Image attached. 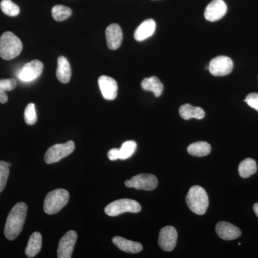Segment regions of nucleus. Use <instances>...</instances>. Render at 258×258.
<instances>
[{
	"instance_id": "obj_26",
	"label": "nucleus",
	"mask_w": 258,
	"mask_h": 258,
	"mask_svg": "<svg viewBox=\"0 0 258 258\" xmlns=\"http://www.w3.org/2000/svg\"><path fill=\"white\" fill-rule=\"evenodd\" d=\"M0 8L5 15L10 17L17 16L20 13V8L11 0H2Z\"/></svg>"
},
{
	"instance_id": "obj_22",
	"label": "nucleus",
	"mask_w": 258,
	"mask_h": 258,
	"mask_svg": "<svg viewBox=\"0 0 258 258\" xmlns=\"http://www.w3.org/2000/svg\"><path fill=\"white\" fill-rule=\"evenodd\" d=\"M238 170L241 177L247 179L257 172V163L254 159L247 158L240 163Z\"/></svg>"
},
{
	"instance_id": "obj_15",
	"label": "nucleus",
	"mask_w": 258,
	"mask_h": 258,
	"mask_svg": "<svg viewBox=\"0 0 258 258\" xmlns=\"http://www.w3.org/2000/svg\"><path fill=\"white\" fill-rule=\"evenodd\" d=\"M107 45L111 50L119 48L123 42V32L118 24H111L106 30Z\"/></svg>"
},
{
	"instance_id": "obj_24",
	"label": "nucleus",
	"mask_w": 258,
	"mask_h": 258,
	"mask_svg": "<svg viewBox=\"0 0 258 258\" xmlns=\"http://www.w3.org/2000/svg\"><path fill=\"white\" fill-rule=\"evenodd\" d=\"M71 14H72V10L71 8L64 6V5H55L52 8V17L56 21H63L69 18Z\"/></svg>"
},
{
	"instance_id": "obj_18",
	"label": "nucleus",
	"mask_w": 258,
	"mask_h": 258,
	"mask_svg": "<svg viewBox=\"0 0 258 258\" xmlns=\"http://www.w3.org/2000/svg\"><path fill=\"white\" fill-rule=\"evenodd\" d=\"M42 237L41 234L38 232H34L30 236L28 242L26 249H25V254L27 257L32 258L35 257L42 248Z\"/></svg>"
},
{
	"instance_id": "obj_33",
	"label": "nucleus",
	"mask_w": 258,
	"mask_h": 258,
	"mask_svg": "<svg viewBox=\"0 0 258 258\" xmlns=\"http://www.w3.org/2000/svg\"><path fill=\"white\" fill-rule=\"evenodd\" d=\"M253 209L254 212H255L256 215L258 217V203L254 204Z\"/></svg>"
},
{
	"instance_id": "obj_12",
	"label": "nucleus",
	"mask_w": 258,
	"mask_h": 258,
	"mask_svg": "<svg viewBox=\"0 0 258 258\" xmlns=\"http://www.w3.org/2000/svg\"><path fill=\"white\" fill-rule=\"evenodd\" d=\"M227 7L224 0H212L205 10V18L210 22H215L225 16Z\"/></svg>"
},
{
	"instance_id": "obj_16",
	"label": "nucleus",
	"mask_w": 258,
	"mask_h": 258,
	"mask_svg": "<svg viewBox=\"0 0 258 258\" xmlns=\"http://www.w3.org/2000/svg\"><path fill=\"white\" fill-rule=\"evenodd\" d=\"M156 30V23L153 19H147L141 23L134 34L137 41L142 42L154 35Z\"/></svg>"
},
{
	"instance_id": "obj_25",
	"label": "nucleus",
	"mask_w": 258,
	"mask_h": 258,
	"mask_svg": "<svg viewBox=\"0 0 258 258\" xmlns=\"http://www.w3.org/2000/svg\"><path fill=\"white\" fill-rule=\"evenodd\" d=\"M137 144L134 141H127L119 149V159L125 160L132 157L137 149Z\"/></svg>"
},
{
	"instance_id": "obj_8",
	"label": "nucleus",
	"mask_w": 258,
	"mask_h": 258,
	"mask_svg": "<svg viewBox=\"0 0 258 258\" xmlns=\"http://www.w3.org/2000/svg\"><path fill=\"white\" fill-rule=\"evenodd\" d=\"M177 231L172 226L163 227L159 232V245L166 252L174 250L177 242Z\"/></svg>"
},
{
	"instance_id": "obj_2",
	"label": "nucleus",
	"mask_w": 258,
	"mask_h": 258,
	"mask_svg": "<svg viewBox=\"0 0 258 258\" xmlns=\"http://www.w3.org/2000/svg\"><path fill=\"white\" fill-rule=\"evenodd\" d=\"M23 50V43L11 32H5L0 37V57L5 60H13Z\"/></svg>"
},
{
	"instance_id": "obj_4",
	"label": "nucleus",
	"mask_w": 258,
	"mask_h": 258,
	"mask_svg": "<svg viewBox=\"0 0 258 258\" xmlns=\"http://www.w3.org/2000/svg\"><path fill=\"white\" fill-rule=\"evenodd\" d=\"M69 200V193L59 189L47 194L44 202V211L48 215L57 213L66 206Z\"/></svg>"
},
{
	"instance_id": "obj_31",
	"label": "nucleus",
	"mask_w": 258,
	"mask_h": 258,
	"mask_svg": "<svg viewBox=\"0 0 258 258\" xmlns=\"http://www.w3.org/2000/svg\"><path fill=\"white\" fill-rule=\"evenodd\" d=\"M108 157L111 161L119 159V149H112L108 153Z\"/></svg>"
},
{
	"instance_id": "obj_5",
	"label": "nucleus",
	"mask_w": 258,
	"mask_h": 258,
	"mask_svg": "<svg viewBox=\"0 0 258 258\" xmlns=\"http://www.w3.org/2000/svg\"><path fill=\"white\" fill-rule=\"evenodd\" d=\"M142 210L140 204L131 199H120L107 205L105 212L108 216L115 217L125 212L137 213Z\"/></svg>"
},
{
	"instance_id": "obj_28",
	"label": "nucleus",
	"mask_w": 258,
	"mask_h": 258,
	"mask_svg": "<svg viewBox=\"0 0 258 258\" xmlns=\"http://www.w3.org/2000/svg\"><path fill=\"white\" fill-rule=\"evenodd\" d=\"M10 166L8 163L0 161V193L5 189L9 176Z\"/></svg>"
},
{
	"instance_id": "obj_27",
	"label": "nucleus",
	"mask_w": 258,
	"mask_h": 258,
	"mask_svg": "<svg viewBox=\"0 0 258 258\" xmlns=\"http://www.w3.org/2000/svg\"><path fill=\"white\" fill-rule=\"evenodd\" d=\"M25 123L28 125H32L36 123L37 117L35 106L34 103H29L25 110Z\"/></svg>"
},
{
	"instance_id": "obj_21",
	"label": "nucleus",
	"mask_w": 258,
	"mask_h": 258,
	"mask_svg": "<svg viewBox=\"0 0 258 258\" xmlns=\"http://www.w3.org/2000/svg\"><path fill=\"white\" fill-rule=\"evenodd\" d=\"M142 87L145 91H152L156 97L161 96L162 94L164 86L156 76L150 78H145L142 81Z\"/></svg>"
},
{
	"instance_id": "obj_9",
	"label": "nucleus",
	"mask_w": 258,
	"mask_h": 258,
	"mask_svg": "<svg viewBox=\"0 0 258 258\" xmlns=\"http://www.w3.org/2000/svg\"><path fill=\"white\" fill-rule=\"evenodd\" d=\"M210 74L215 76H225L233 69V62L230 57L219 56L210 61L208 66Z\"/></svg>"
},
{
	"instance_id": "obj_7",
	"label": "nucleus",
	"mask_w": 258,
	"mask_h": 258,
	"mask_svg": "<svg viewBox=\"0 0 258 258\" xmlns=\"http://www.w3.org/2000/svg\"><path fill=\"white\" fill-rule=\"evenodd\" d=\"M125 186L144 191H152L157 187L158 179L155 176L149 174H141L134 176L125 182Z\"/></svg>"
},
{
	"instance_id": "obj_19",
	"label": "nucleus",
	"mask_w": 258,
	"mask_h": 258,
	"mask_svg": "<svg viewBox=\"0 0 258 258\" xmlns=\"http://www.w3.org/2000/svg\"><path fill=\"white\" fill-rule=\"evenodd\" d=\"M179 114L183 119L186 120L191 118L201 120L205 117V112L201 108L195 107L190 104H184L180 107Z\"/></svg>"
},
{
	"instance_id": "obj_20",
	"label": "nucleus",
	"mask_w": 258,
	"mask_h": 258,
	"mask_svg": "<svg viewBox=\"0 0 258 258\" xmlns=\"http://www.w3.org/2000/svg\"><path fill=\"white\" fill-rule=\"evenodd\" d=\"M57 79L62 83L69 82L71 76V69L69 61L64 57H60L57 60V69L56 71Z\"/></svg>"
},
{
	"instance_id": "obj_30",
	"label": "nucleus",
	"mask_w": 258,
	"mask_h": 258,
	"mask_svg": "<svg viewBox=\"0 0 258 258\" xmlns=\"http://www.w3.org/2000/svg\"><path fill=\"white\" fill-rule=\"evenodd\" d=\"M244 102L248 104L251 108H254L258 111V93H251L247 96Z\"/></svg>"
},
{
	"instance_id": "obj_17",
	"label": "nucleus",
	"mask_w": 258,
	"mask_h": 258,
	"mask_svg": "<svg viewBox=\"0 0 258 258\" xmlns=\"http://www.w3.org/2000/svg\"><path fill=\"white\" fill-rule=\"evenodd\" d=\"M113 242L118 249L127 253H139L143 248L142 244L139 242L126 240L122 237H113Z\"/></svg>"
},
{
	"instance_id": "obj_23",
	"label": "nucleus",
	"mask_w": 258,
	"mask_h": 258,
	"mask_svg": "<svg viewBox=\"0 0 258 258\" xmlns=\"http://www.w3.org/2000/svg\"><path fill=\"white\" fill-rule=\"evenodd\" d=\"M187 151L190 155L197 157H203L210 154L211 152V147L208 142H198L189 145Z\"/></svg>"
},
{
	"instance_id": "obj_1",
	"label": "nucleus",
	"mask_w": 258,
	"mask_h": 258,
	"mask_svg": "<svg viewBox=\"0 0 258 258\" xmlns=\"http://www.w3.org/2000/svg\"><path fill=\"white\" fill-rule=\"evenodd\" d=\"M27 212L28 206L25 203H17L12 208L5 226V236L8 240H15L20 235L26 220Z\"/></svg>"
},
{
	"instance_id": "obj_29",
	"label": "nucleus",
	"mask_w": 258,
	"mask_h": 258,
	"mask_svg": "<svg viewBox=\"0 0 258 258\" xmlns=\"http://www.w3.org/2000/svg\"><path fill=\"white\" fill-rule=\"evenodd\" d=\"M17 86V82L14 79L0 80V91H10L15 89Z\"/></svg>"
},
{
	"instance_id": "obj_10",
	"label": "nucleus",
	"mask_w": 258,
	"mask_h": 258,
	"mask_svg": "<svg viewBox=\"0 0 258 258\" xmlns=\"http://www.w3.org/2000/svg\"><path fill=\"white\" fill-rule=\"evenodd\" d=\"M44 69V64L40 60H32L25 64L20 71L19 78L24 82H30L40 77Z\"/></svg>"
},
{
	"instance_id": "obj_3",
	"label": "nucleus",
	"mask_w": 258,
	"mask_h": 258,
	"mask_svg": "<svg viewBox=\"0 0 258 258\" xmlns=\"http://www.w3.org/2000/svg\"><path fill=\"white\" fill-rule=\"evenodd\" d=\"M186 201L190 210L197 215H203L208 210V195L201 186H192L188 192Z\"/></svg>"
},
{
	"instance_id": "obj_13",
	"label": "nucleus",
	"mask_w": 258,
	"mask_h": 258,
	"mask_svg": "<svg viewBox=\"0 0 258 258\" xmlns=\"http://www.w3.org/2000/svg\"><path fill=\"white\" fill-rule=\"evenodd\" d=\"M98 85L103 98L108 101H113L118 95V83L110 76H101L98 79Z\"/></svg>"
},
{
	"instance_id": "obj_11",
	"label": "nucleus",
	"mask_w": 258,
	"mask_h": 258,
	"mask_svg": "<svg viewBox=\"0 0 258 258\" xmlns=\"http://www.w3.org/2000/svg\"><path fill=\"white\" fill-rule=\"evenodd\" d=\"M77 240V234L75 231L71 230L66 232L61 238L57 249V257L59 258H70L72 256L75 244Z\"/></svg>"
},
{
	"instance_id": "obj_6",
	"label": "nucleus",
	"mask_w": 258,
	"mask_h": 258,
	"mask_svg": "<svg viewBox=\"0 0 258 258\" xmlns=\"http://www.w3.org/2000/svg\"><path fill=\"white\" fill-rule=\"evenodd\" d=\"M75 149L74 142L69 141L64 144H57L51 147L45 154L44 160L47 164H54L72 154Z\"/></svg>"
},
{
	"instance_id": "obj_32",
	"label": "nucleus",
	"mask_w": 258,
	"mask_h": 258,
	"mask_svg": "<svg viewBox=\"0 0 258 258\" xmlns=\"http://www.w3.org/2000/svg\"><path fill=\"white\" fill-rule=\"evenodd\" d=\"M8 97L7 96L6 93L4 92V91H0V103H7L8 101Z\"/></svg>"
},
{
	"instance_id": "obj_14",
	"label": "nucleus",
	"mask_w": 258,
	"mask_h": 258,
	"mask_svg": "<svg viewBox=\"0 0 258 258\" xmlns=\"http://www.w3.org/2000/svg\"><path fill=\"white\" fill-rule=\"evenodd\" d=\"M215 230L218 237L224 240H235L242 235V232L238 227L227 222H218Z\"/></svg>"
}]
</instances>
